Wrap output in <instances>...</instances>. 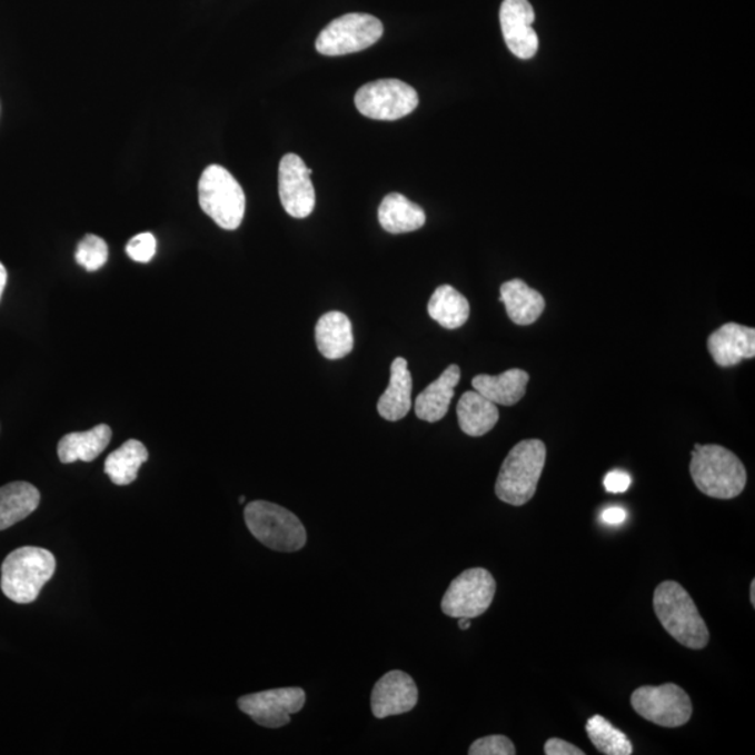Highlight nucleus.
I'll list each match as a JSON object with an SVG mask.
<instances>
[{"label":"nucleus","mask_w":755,"mask_h":755,"mask_svg":"<svg viewBox=\"0 0 755 755\" xmlns=\"http://www.w3.org/2000/svg\"><path fill=\"white\" fill-rule=\"evenodd\" d=\"M458 620H459V628L461 629V632H466V629H469L471 627L470 618L460 617V618H458Z\"/></svg>","instance_id":"nucleus-35"},{"label":"nucleus","mask_w":755,"mask_h":755,"mask_svg":"<svg viewBox=\"0 0 755 755\" xmlns=\"http://www.w3.org/2000/svg\"><path fill=\"white\" fill-rule=\"evenodd\" d=\"M357 110L377 121H396L416 110L418 95L411 86L396 79L367 83L355 97Z\"/></svg>","instance_id":"nucleus-9"},{"label":"nucleus","mask_w":755,"mask_h":755,"mask_svg":"<svg viewBox=\"0 0 755 755\" xmlns=\"http://www.w3.org/2000/svg\"><path fill=\"white\" fill-rule=\"evenodd\" d=\"M546 755H585L583 749L574 744L563 741V738H548L545 744Z\"/></svg>","instance_id":"nucleus-32"},{"label":"nucleus","mask_w":755,"mask_h":755,"mask_svg":"<svg viewBox=\"0 0 755 755\" xmlns=\"http://www.w3.org/2000/svg\"><path fill=\"white\" fill-rule=\"evenodd\" d=\"M384 26L371 14L340 16L325 27L315 42L317 51L326 57L349 56L367 50L381 40Z\"/></svg>","instance_id":"nucleus-7"},{"label":"nucleus","mask_w":755,"mask_h":755,"mask_svg":"<svg viewBox=\"0 0 755 755\" xmlns=\"http://www.w3.org/2000/svg\"><path fill=\"white\" fill-rule=\"evenodd\" d=\"M379 225L390 234H405L420 230L426 225L423 208L400 193H389L378 210Z\"/></svg>","instance_id":"nucleus-24"},{"label":"nucleus","mask_w":755,"mask_h":755,"mask_svg":"<svg viewBox=\"0 0 755 755\" xmlns=\"http://www.w3.org/2000/svg\"><path fill=\"white\" fill-rule=\"evenodd\" d=\"M627 513L626 509L620 507H612L603 510L602 520L606 525L618 526L626 523Z\"/></svg>","instance_id":"nucleus-33"},{"label":"nucleus","mask_w":755,"mask_h":755,"mask_svg":"<svg viewBox=\"0 0 755 755\" xmlns=\"http://www.w3.org/2000/svg\"><path fill=\"white\" fill-rule=\"evenodd\" d=\"M246 501H247V498H246V497H244V496L240 497V504H244V503H246Z\"/></svg>","instance_id":"nucleus-37"},{"label":"nucleus","mask_w":755,"mask_h":755,"mask_svg":"<svg viewBox=\"0 0 755 755\" xmlns=\"http://www.w3.org/2000/svg\"><path fill=\"white\" fill-rule=\"evenodd\" d=\"M632 705L639 716L662 727H681L693 715V704L688 694L677 684L644 686L635 689Z\"/></svg>","instance_id":"nucleus-10"},{"label":"nucleus","mask_w":755,"mask_h":755,"mask_svg":"<svg viewBox=\"0 0 755 755\" xmlns=\"http://www.w3.org/2000/svg\"><path fill=\"white\" fill-rule=\"evenodd\" d=\"M41 494L27 481L0 487V530L12 528L38 508Z\"/></svg>","instance_id":"nucleus-23"},{"label":"nucleus","mask_w":755,"mask_h":755,"mask_svg":"<svg viewBox=\"0 0 755 755\" xmlns=\"http://www.w3.org/2000/svg\"><path fill=\"white\" fill-rule=\"evenodd\" d=\"M499 23L508 50L519 59H532L539 50V37L534 29L535 10L529 0H504Z\"/></svg>","instance_id":"nucleus-13"},{"label":"nucleus","mask_w":755,"mask_h":755,"mask_svg":"<svg viewBox=\"0 0 755 755\" xmlns=\"http://www.w3.org/2000/svg\"><path fill=\"white\" fill-rule=\"evenodd\" d=\"M407 360L395 358L390 366V381L387 390L378 400L379 416L388 421H399L411 409L413 379Z\"/></svg>","instance_id":"nucleus-18"},{"label":"nucleus","mask_w":755,"mask_h":755,"mask_svg":"<svg viewBox=\"0 0 755 755\" xmlns=\"http://www.w3.org/2000/svg\"><path fill=\"white\" fill-rule=\"evenodd\" d=\"M149 453L138 439H129L121 448L113 450L106 460V474L113 485L129 486L138 479L141 465L148 461Z\"/></svg>","instance_id":"nucleus-26"},{"label":"nucleus","mask_w":755,"mask_h":755,"mask_svg":"<svg viewBox=\"0 0 755 755\" xmlns=\"http://www.w3.org/2000/svg\"><path fill=\"white\" fill-rule=\"evenodd\" d=\"M460 381V368L453 364L441 377L428 385L415 401L416 416L427 423L443 420L454 399L455 388Z\"/></svg>","instance_id":"nucleus-16"},{"label":"nucleus","mask_w":755,"mask_h":755,"mask_svg":"<svg viewBox=\"0 0 755 755\" xmlns=\"http://www.w3.org/2000/svg\"><path fill=\"white\" fill-rule=\"evenodd\" d=\"M603 485H605V488L608 493H626L629 486H632V477H629L626 471L613 470L610 474L606 475L605 480H603Z\"/></svg>","instance_id":"nucleus-31"},{"label":"nucleus","mask_w":755,"mask_h":755,"mask_svg":"<svg viewBox=\"0 0 755 755\" xmlns=\"http://www.w3.org/2000/svg\"><path fill=\"white\" fill-rule=\"evenodd\" d=\"M529 378L524 369L513 368L499 375H477L471 385L493 404L514 406L523 400Z\"/></svg>","instance_id":"nucleus-19"},{"label":"nucleus","mask_w":755,"mask_h":755,"mask_svg":"<svg viewBox=\"0 0 755 755\" xmlns=\"http://www.w3.org/2000/svg\"><path fill=\"white\" fill-rule=\"evenodd\" d=\"M749 600H752V605L755 607V579H753L752 585H749Z\"/></svg>","instance_id":"nucleus-36"},{"label":"nucleus","mask_w":755,"mask_h":755,"mask_svg":"<svg viewBox=\"0 0 755 755\" xmlns=\"http://www.w3.org/2000/svg\"><path fill=\"white\" fill-rule=\"evenodd\" d=\"M428 314L445 329L460 328L470 317L469 301L453 286H439L428 302Z\"/></svg>","instance_id":"nucleus-25"},{"label":"nucleus","mask_w":755,"mask_h":755,"mask_svg":"<svg viewBox=\"0 0 755 755\" xmlns=\"http://www.w3.org/2000/svg\"><path fill=\"white\" fill-rule=\"evenodd\" d=\"M312 170L297 155L282 157L279 167V193L282 208L295 219H306L315 208Z\"/></svg>","instance_id":"nucleus-12"},{"label":"nucleus","mask_w":755,"mask_h":755,"mask_svg":"<svg viewBox=\"0 0 755 755\" xmlns=\"http://www.w3.org/2000/svg\"><path fill=\"white\" fill-rule=\"evenodd\" d=\"M244 518L255 539L275 552L295 553L307 543V530L289 509L269 501H254Z\"/></svg>","instance_id":"nucleus-5"},{"label":"nucleus","mask_w":755,"mask_h":755,"mask_svg":"<svg viewBox=\"0 0 755 755\" xmlns=\"http://www.w3.org/2000/svg\"><path fill=\"white\" fill-rule=\"evenodd\" d=\"M458 421L460 430L469 437H483L498 423L499 411L496 404L477 390H469L459 399Z\"/></svg>","instance_id":"nucleus-21"},{"label":"nucleus","mask_w":755,"mask_h":755,"mask_svg":"<svg viewBox=\"0 0 755 755\" xmlns=\"http://www.w3.org/2000/svg\"><path fill=\"white\" fill-rule=\"evenodd\" d=\"M56 569L57 559L51 552L41 547H20L4 558L0 588L10 600L29 605L37 599Z\"/></svg>","instance_id":"nucleus-4"},{"label":"nucleus","mask_w":755,"mask_h":755,"mask_svg":"<svg viewBox=\"0 0 755 755\" xmlns=\"http://www.w3.org/2000/svg\"><path fill=\"white\" fill-rule=\"evenodd\" d=\"M586 733H588L592 744H594L602 754H633V744L629 742L626 733L617 729L616 726H613L610 722L603 718L600 715L592 716V718L586 722Z\"/></svg>","instance_id":"nucleus-27"},{"label":"nucleus","mask_w":755,"mask_h":755,"mask_svg":"<svg viewBox=\"0 0 755 755\" xmlns=\"http://www.w3.org/2000/svg\"><path fill=\"white\" fill-rule=\"evenodd\" d=\"M246 193L232 173L221 166H209L200 177L199 205L222 230H237L246 216Z\"/></svg>","instance_id":"nucleus-6"},{"label":"nucleus","mask_w":755,"mask_h":755,"mask_svg":"<svg viewBox=\"0 0 755 755\" xmlns=\"http://www.w3.org/2000/svg\"><path fill=\"white\" fill-rule=\"evenodd\" d=\"M315 340L320 355L328 360H340L350 355L355 347V336L349 317L339 311L325 314L315 328Z\"/></svg>","instance_id":"nucleus-17"},{"label":"nucleus","mask_w":755,"mask_h":755,"mask_svg":"<svg viewBox=\"0 0 755 755\" xmlns=\"http://www.w3.org/2000/svg\"><path fill=\"white\" fill-rule=\"evenodd\" d=\"M157 251L156 237L151 232H141L128 242V257L138 264H148Z\"/></svg>","instance_id":"nucleus-30"},{"label":"nucleus","mask_w":755,"mask_h":755,"mask_svg":"<svg viewBox=\"0 0 755 755\" xmlns=\"http://www.w3.org/2000/svg\"><path fill=\"white\" fill-rule=\"evenodd\" d=\"M501 302L515 325L528 326L542 317L546 308L545 297L539 291L530 289L525 281L509 280L501 286Z\"/></svg>","instance_id":"nucleus-20"},{"label":"nucleus","mask_w":755,"mask_h":755,"mask_svg":"<svg viewBox=\"0 0 755 755\" xmlns=\"http://www.w3.org/2000/svg\"><path fill=\"white\" fill-rule=\"evenodd\" d=\"M8 282V271L7 268H4L3 264L0 262V300H2V295L4 291V287H7Z\"/></svg>","instance_id":"nucleus-34"},{"label":"nucleus","mask_w":755,"mask_h":755,"mask_svg":"<svg viewBox=\"0 0 755 755\" xmlns=\"http://www.w3.org/2000/svg\"><path fill=\"white\" fill-rule=\"evenodd\" d=\"M418 701L415 681L405 672L393 670L375 683L371 694V709L375 718L410 713Z\"/></svg>","instance_id":"nucleus-14"},{"label":"nucleus","mask_w":755,"mask_h":755,"mask_svg":"<svg viewBox=\"0 0 755 755\" xmlns=\"http://www.w3.org/2000/svg\"><path fill=\"white\" fill-rule=\"evenodd\" d=\"M547 449L540 439L516 444L499 470L496 494L503 503L523 507L534 498L546 465Z\"/></svg>","instance_id":"nucleus-3"},{"label":"nucleus","mask_w":755,"mask_h":755,"mask_svg":"<svg viewBox=\"0 0 755 755\" xmlns=\"http://www.w3.org/2000/svg\"><path fill=\"white\" fill-rule=\"evenodd\" d=\"M111 438L112 430L107 424H100L85 433H70L59 441V460L64 465L76 460L92 461L105 453Z\"/></svg>","instance_id":"nucleus-22"},{"label":"nucleus","mask_w":755,"mask_h":755,"mask_svg":"<svg viewBox=\"0 0 755 755\" xmlns=\"http://www.w3.org/2000/svg\"><path fill=\"white\" fill-rule=\"evenodd\" d=\"M76 262L87 271H96L102 268L108 260V246L101 237L95 234L87 236L79 242L74 254Z\"/></svg>","instance_id":"nucleus-28"},{"label":"nucleus","mask_w":755,"mask_h":755,"mask_svg":"<svg viewBox=\"0 0 755 755\" xmlns=\"http://www.w3.org/2000/svg\"><path fill=\"white\" fill-rule=\"evenodd\" d=\"M708 350L719 367H733L755 357V330L729 322L721 326L708 339Z\"/></svg>","instance_id":"nucleus-15"},{"label":"nucleus","mask_w":755,"mask_h":755,"mask_svg":"<svg viewBox=\"0 0 755 755\" xmlns=\"http://www.w3.org/2000/svg\"><path fill=\"white\" fill-rule=\"evenodd\" d=\"M470 755H515L516 749L510 738L503 735H493L481 738L471 744Z\"/></svg>","instance_id":"nucleus-29"},{"label":"nucleus","mask_w":755,"mask_h":755,"mask_svg":"<svg viewBox=\"0 0 755 755\" xmlns=\"http://www.w3.org/2000/svg\"><path fill=\"white\" fill-rule=\"evenodd\" d=\"M692 456L689 474L701 493L716 499L741 496L746 487L747 471L732 450L721 445L695 444Z\"/></svg>","instance_id":"nucleus-1"},{"label":"nucleus","mask_w":755,"mask_h":755,"mask_svg":"<svg viewBox=\"0 0 755 755\" xmlns=\"http://www.w3.org/2000/svg\"><path fill=\"white\" fill-rule=\"evenodd\" d=\"M654 608L657 620L678 644L695 650L708 645V627L692 596L676 580H665L657 586Z\"/></svg>","instance_id":"nucleus-2"},{"label":"nucleus","mask_w":755,"mask_h":755,"mask_svg":"<svg viewBox=\"0 0 755 755\" xmlns=\"http://www.w3.org/2000/svg\"><path fill=\"white\" fill-rule=\"evenodd\" d=\"M306 699V692L300 687L275 688L244 695L238 699V708L258 725L279 729L290 724V715L300 713Z\"/></svg>","instance_id":"nucleus-11"},{"label":"nucleus","mask_w":755,"mask_h":755,"mask_svg":"<svg viewBox=\"0 0 755 755\" xmlns=\"http://www.w3.org/2000/svg\"><path fill=\"white\" fill-rule=\"evenodd\" d=\"M497 584L485 568H470L450 583L441 608L445 616L476 618L488 610L496 596Z\"/></svg>","instance_id":"nucleus-8"}]
</instances>
